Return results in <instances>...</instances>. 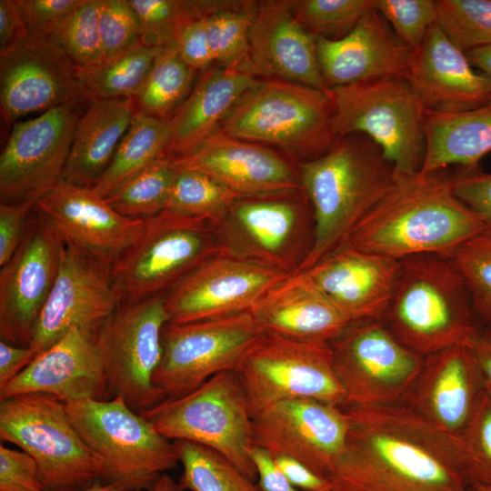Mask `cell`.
<instances>
[{
    "label": "cell",
    "mask_w": 491,
    "mask_h": 491,
    "mask_svg": "<svg viewBox=\"0 0 491 491\" xmlns=\"http://www.w3.org/2000/svg\"><path fill=\"white\" fill-rule=\"evenodd\" d=\"M175 168L166 209L204 218L214 227L218 225L239 196L205 174Z\"/></svg>",
    "instance_id": "cell-40"
},
{
    "label": "cell",
    "mask_w": 491,
    "mask_h": 491,
    "mask_svg": "<svg viewBox=\"0 0 491 491\" xmlns=\"http://www.w3.org/2000/svg\"><path fill=\"white\" fill-rule=\"evenodd\" d=\"M175 168L170 156H163L105 197L120 215L146 219L166 209Z\"/></svg>",
    "instance_id": "cell-39"
},
{
    "label": "cell",
    "mask_w": 491,
    "mask_h": 491,
    "mask_svg": "<svg viewBox=\"0 0 491 491\" xmlns=\"http://www.w3.org/2000/svg\"><path fill=\"white\" fill-rule=\"evenodd\" d=\"M374 8L410 51L421 45L436 24L435 0H375Z\"/></svg>",
    "instance_id": "cell-46"
},
{
    "label": "cell",
    "mask_w": 491,
    "mask_h": 491,
    "mask_svg": "<svg viewBox=\"0 0 491 491\" xmlns=\"http://www.w3.org/2000/svg\"><path fill=\"white\" fill-rule=\"evenodd\" d=\"M221 249L215 228L204 218L165 209L144 219L110 268L119 305L166 293Z\"/></svg>",
    "instance_id": "cell-7"
},
{
    "label": "cell",
    "mask_w": 491,
    "mask_h": 491,
    "mask_svg": "<svg viewBox=\"0 0 491 491\" xmlns=\"http://www.w3.org/2000/svg\"><path fill=\"white\" fill-rule=\"evenodd\" d=\"M81 491H124V489L116 485L102 484L97 481L92 486Z\"/></svg>",
    "instance_id": "cell-61"
},
{
    "label": "cell",
    "mask_w": 491,
    "mask_h": 491,
    "mask_svg": "<svg viewBox=\"0 0 491 491\" xmlns=\"http://www.w3.org/2000/svg\"><path fill=\"white\" fill-rule=\"evenodd\" d=\"M471 491H478V490H476V489L474 488V489H472Z\"/></svg>",
    "instance_id": "cell-63"
},
{
    "label": "cell",
    "mask_w": 491,
    "mask_h": 491,
    "mask_svg": "<svg viewBox=\"0 0 491 491\" xmlns=\"http://www.w3.org/2000/svg\"><path fill=\"white\" fill-rule=\"evenodd\" d=\"M297 20L316 37L339 39L372 9L375 0H289Z\"/></svg>",
    "instance_id": "cell-43"
},
{
    "label": "cell",
    "mask_w": 491,
    "mask_h": 491,
    "mask_svg": "<svg viewBox=\"0 0 491 491\" xmlns=\"http://www.w3.org/2000/svg\"><path fill=\"white\" fill-rule=\"evenodd\" d=\"M460 439L471 486L491 484V396L486 391Z\"/></svg>",
    "instance_id": "cell-48"
},
{
    "label": "cell",
    "mask_w": 491,
    "mask_h": 491,
    "mask_svg": "<svg viewBox=\"0 0 491 491\" xmlns=\"http://www.w3.org/2000/svg\"><path fill=\"white\" fill-rule=\"evenodd\" d=\"M62 246L55 229L34 208L19 247L0 270L1 340L29 346L59 271Z\"/></svg>",
    "instance_id": "cell-18"
},
{
    "label": "cell",
    "mask_w": 491,
    "mask_h": 491,
    "mask_svg": "<svg viewBox=\"0 0 491 491\" xmlns=\"http://www.w3.org/2000/svg\"><path fill=\"white\" fill-rule=\"evenodd\" d=\"M0 439L35 459L44 491H81L100 480V460L71 421L65 403L50 395L0 399Z\"/></svg>",
    "instance_id": "cell-9"
},
{
    "label": "cell",
    "mask_w": 491,
    "mask_h": 491,
    "mask_svg": "<svg viewBox=\"0 0 491 491\" xmlns=\"http://www.w3.org/2000/svg\"><path fill=\"white\" fill-rule=\"evenodd\" d=\"M36 356L29 346L0 341V388L23 371Z\"/></svg>",
    "instance_id": "cell-57"
},
{
    "label": "cell",
    "mask_w": 491,
    "mask_h": 491,
    "mask_svg": "<svg viewBox=\"0 0 491 491\" xmlns=\"http://www.w3.org/2000/svg\"><path fill=\"white\" fill-rule=\"evenodd\" d=\"M118 306L109 270L63 243L59 271L29 347L37 356L75 326L97 332Z\"/></svg>",
    "instance_id": "cell-22"
},
{
    "label": "cell",
    "mask_w": 491,
    "mask_h": 491,
    "mask_svg": "<svg viewBox=\"0 0 491 491\" xmlns=\"http://www.w3.org/2000/svg\"><path fill=\"white\" fill-rule=\"evenodd\" d=\"M349 427L332 491H471L460 438L407 404L343 407Z\"/></svg>",
    "instance_id": "cell-1"
},
{
    "label": "cell",
    "mask_w": 491,
    "mask_h": 491,
    "mask_svg": "<svg viewBox=\"0 0 491 491\" xmlns=\"http://www.w3.org/2000/svg\"><path fill=\"white\" fill-rule=\"evenodd\" d=\"M30 393L50 395L65 404L113 398L96 332L72 327L0 388V399Z\"/></svg>",
    "instance_id": "cell-24"
},
{
    "label": "cell",
    "mask_w": 491,
    "mask_h": 491,
    "mask_svg": "<svg viewBox=\"0 0 491 491\" xmlns=\"http://www.w3.org/2000/svg\"><path fill=\"white\" fill-rule=\"evenodd\" d=\"M330 92L258 78L239 98L221 130L269 146L297 163L326 152L336 139Z\"/></svg>",
    "instance_id": "cell-5"
},
{
    "label": "cell",
    "mask_w": 491,
    "mask_h": 491,
    "mask_svg": "<svg viewBox=\"0 0 491 491\" xmlns=\"http://www.w3.org/2000/svg\"><path fill=\"white\" fill-rule=\"evenodd\" d=\"M174 443L183 466L178 483L185 491H262L218 452L191 441Z\"/></svg>",
    "instance_id": "cell-38"
},
{
    "label": "cell",
    "mask_w": 491,
    "mask_h": 491,
    "mask_svg": "<svg viewBox=\"0 0 491 491\" xmlns=\"http://www.w3.org/2000/svg\"><path fill=\"white\" fill-rule=\"evenodd\" d=\"M98 26L102 63L144 45L140 21L129 0H102Z\"/></svg>",
    "instance_id": "cell-47"
},
{
    "label": "cell",
    "mask_w": 491,
    "mask_h": 491,
    "mask_svg": "<svg viewBox=\"0 0 491 491\" xmlns=\"http://www.w3.org/2000/svg\"><path fill=\"white\" fill-rule=\"evenodd\" d=\"M215 228L224 251L290 275L311 249L314 215L303 188L239 196Z\"/></svg>",
    "instance_id": "cell-11"
},
{
    "label": "cell",
    "mask_w": 491,
    "mask_h": 491,
    "mask_svg": "<svg viewBox=\"0 0 491 491\" xmlns=\"http://www.w3.org/2000/svg\"><path fill=\"white\" fill-rule=\"evenodd\" d=\"M449 258L466 285L480 325L491 327V235L482 232Z\"/></svg>",
    "instance_id": "cell-44"
},
{
    "label": "cell",
    "mask_w": 491,
    "mask_h": 491,
    "mask_svg": "<svg viewBox=\"0 0 491 491\" xmlns=\"http://www.w3.org/2000/svg\"><path fill=\"white\" fill-rule=\"evenodd\" d=\"M168 322L165 294L120 304L96 332L112 397L137 413L166 398L154 383L162 357V331Z\"/></svg>",
    "instance_id": "cell-14"
},
{
    "label": "cell",
    "mask_w": 491,
    "mask_h": 491,
    "mask_svg": "<svg viewBox=\"0 0 491 491\" xmlns=\"http://www.w3.org/2000/svg\"><path fill=\"white\" fill-rule=\"evenodd\" d=\"M252 456L262 491H303L289 483L266 450L254 446Z\"/></svg>",
    "instance_id": "cell-56"
},
{
    "label": "cell",
    "mask_w": 491,
    "mask_h": 491,
    "mask_svg": "<svg viewBox=\"0 0 491 491\" xmlns=\"http://www.w3.org/2000/svg\"><path fill=\"white\" fill-rule=\"evenodd\" d=\"M336 137L362 134L376 142L396 177L421 171L426 110L406 76L353 83L329 90Z\"/></svg>",
    "instance_id": "cell-8"
},
{
    "label": "cell",
    "mask_w": 491,
    "mask_h": 491,
    "mask_svg": "<svg viewBox=\"0 0 491 491\" xmlns=\"http://www.w3.org/2000/svg\"><path fill=\"white\" fill-rule=\"evenodd\" d=\"M169 138L168 119L135 113L110 165L93 189L103 197L110 195L151 164L165 156Z\"/></svg>",
    "instance_id": "cell-34"
},
{
    "label": "cell",
    "mask_w": 491,
    "mask_h": 491,
    "mask_svg": "<svg viewBox=\"0 0 491 491\" xmlns=\"http://www.w3.org/2000/svg\"><path fill=\"white\" fill-rule=\"evenodd\" d=\"M436 24L465 53L491 45V0H436Z\"/></svg>",
    "instance_id": "cell-42"
},
{
    "label": "cell",
    "mask_w": 491,
    "mask_h": 491,
    "mask_svg": "<svg viewBox=\"0 0 491 491\" xmlns=\"http://www.w3.org/2000/svg\"><path fill=\"white\" fill-rule=\"evenodd\" d=\"M406 78L426 112L459 113L491 99V83L434 24L411 51Z\"/></svg>",
    "instance_id": "cell-28"
},
{
    "label": "cell",
    "mask_w": 491,
    "mask_h": 491,
    "mask_svg": "<svg viewBox=\"0 0 491 491\" xmlns=\"http://www.w3.org/2000/svg\"><path fill=\"white\" fill-rule=\"evenodd\" d=\"M482 232L478 216L455 195L446 168L396 177L344 243L398 261L421 255L449 257Z\"/></svg>",
    "instance_id": "cell-2"
},
{
    "label": "cell",
    "mask_w": 491,
    "mask_h": 491,
    "mask_svg": "<svg viewBox=\"0 0 491 491\" xmlns=\"http://www.w3.org/2000/svg\"><path fill=\"white\" fill-rule=\"evenodd\" d=\"M399 267L398 260L344 243L303 272L353 322L383 320Z\"/></svg>",
    "instance_id": "cell-26"
},
{
    "label": "cell",
    "mask_w": 491,
    "mask_h": 491,
    "mask_svg": "<svg viewBox=\"0 0 491 491\" xmlns=\"http://www.w3.org/2000/svg\"><path fill=\"white\" fill-rule=\"evenodd\" d=\"M162 48L141 45L98 65L76 68L85 99L134 97Z\"/></svg>",
    "instance_id": "cell-35"
},
{
    "label": "cell",
    "mask_w": 491,
    "mask_h": 491,
    "mask_svg": "<svg viewBox=\"0 0 491 491\" xmlns=\"http://www.w3.org/2000/svg\"><path fill=\"white\" fill-rule=\"evenodd\" d=\"M235 371L252 417L286 400L314 399L341 407L346 401L329 344L305 343L264 332Z\"/></svg>",
    "instance_id": "cell-12"
},
{
    "label": "cell",
    "mask_w": 491,
    "mask_h": 491,
    "mask_svg": "<svg viewBox=\"0 0 491 491\" xmlns=\"http://www.w3.org/2000/svg\"><path fill=\"white\" fill-rule=\"evenodd\" d=\"M263 334L250 311L184 324L167 322L154 383L166 398L183 396L213 376L235 370Z\"/></svg>",
    "instance_id": "cell-15"
},
{
    "label": "cell",
    "mask_w": 491,
    "mask_h": 491,
    "mask_svg": "<svg viewBox=\"0 0 491 491\" xmlns=\"http://www.w3.org/2000/svg\"><path fill=\"white\" fill-rule=\"evenodd\" d=\"M348 427L343 407L314 399L282 401L252 417L254 446L273 458L298 460L327 479L344 452Z\"/></svg>",
    "instance_id": "cell-17"
},
{
    "label": "cell",
    "mask_w": 491,
    "mask_h": 491,
    "mask_svg": "<svg viewBox=\"0 0 491 491\" xmlns=\"http://www.w3.org/2000/svg\"><path fill=\"white\" fill-rule=\"evenodd\" d=\"M274 462L291 485L303 491H332L330 481L306 465L288 456H276Z\"/></svg>",
    "instance_id": "cell-54"
},
{
    "label": "cell",
    "mask_w": 491,
    "mask_h": 491,
    "mask_svg": "<svg viewBox=\"0 0 491 491\" xmlns=\"http://www.w3.org/2000/svg\"><path fill=\"white\" fill-rule=\"evenodd\" d=\"M141 25L142 43L164 47L175 43L181 25L204 15L206 0H129Z\"/></svg>",
    "instance_id": "cell-45"
},
{
    "label": "cell",
    "mask_w": 491,
    "mask_h": 491,
    "mask_svg": "<svg viewBox=\"0 0 491 491\" xmlns=\"http://www.w3.org/2000/svg\"><path fill=\"white\" fill-rule=\"evenodd\" d=\"M471 65L485 75L491 83V45L466 53Z\"/></svg>",
    "instance_id": "cell-59"
},
{
    "label": "cell",
    "mask_w": 491,
    "mask_h": 491,
    "mask_svg": "<svg viewBox=\"0 0 491 491\" xmlns=\"http://www.w3.org/2000/svg\"><path fill=\"white\" fill-rule=\"evenodd\" d=\"M102 0H85L68 14L48 36L75 68L102 63L99 14Z\"/></svg>",
    "instance_id": "cell-41"
},
{
    "label": "cell",
    "mask_w": 491,
    "mask_h": 491,
    "mask_svg": "<svg viewBox=\"0 0 491 491\" xmlns=\"http://www.w3.org/2000/svg\"><path fill=\"white\" fill-rule=\"evenodd\" d=\"M250 312L265 333L314 344H329L352 322L304 272L272 286Z\"/></svg>",
    "instance_id": "cell-30"
},
{
    "label": "cell",
    "mask_w": 491,
    "mask_h": 491,
    "mask_svg": "<svg viewBox=\"0 0 491 491\" xmlns=\"http://www.w3.org/2000/svg\"><path fill=\"white\" fill-rule=\"evenodd\" d=\"M85 0H15L30 35L48 38L60 22Z\"/></svg>",
    "instance_id": "cell-50"
},
{
    "label": "cell",
    "mask_w": 491,
    "mask_h": 491,
    "mask_svg": "<svg viewBox=\"0 0 491 491\" xmlns=\"http://www.w3.org/2000/svg\"><path fill=\"white\" fill-rule=\"evenodd\" d=\"M61 241L109 270L144 219L124 216L93 187L61 179L35 204Z\"/></svg>",
    "instance_id": "cell-20"
},
{
    "label": "cell",
    "mask_w": 491,
    "mask_h": 491,
    "mask_svg": "<svg viewBox=\"0 0 491 491\" xmlns=\"http://www.w3.org/2000/svg\"><path fill=\"white\" fill-rule=\"evenodd\" d=\"M316 50L329 90L356 82L406 76L411 54L375 8L345 36L336 40L316 37Z\"/></svg>",
    "instance_id": "cell-29"
},
{
    "label": "cell",
    "mask_w": 491,
    "mask_h": 491,
    "mask_svg": "<svg viewBox=\"0 0 491 491\" xmlns=\"http://www.w3.org/2000/svg\"><path fill=\"white\" fill-rule=\"evenodd\" d=\"M329 345L346 394L342 407L407 402L425 356L400 342L383 320L353 321Z\"/></svg>",
    "instance_id": "cell-13"
},
{
    "label": "cell",
    "mask_w": 491,
    "mask_h": 491,
    "mask_svg": "<svg viewBox=\"0 0 491 491\" xmlns=\"http://www.w3.org/2000/svg\"><path fill=\"white\" fill-rule=\"evenodd\" d=\"M475 489L478 491H491V484L477 486Z\"/></svg>",
    "instance_id": "cell-62"
},
{
    "label": "cell",
    "mask_w": 491,
    "mask_h": 491,
    "mask_svg": "<svg viewBox=\"0 0 491 491\" xmlns=\"http://www.w3.org/2000/svg\"><path fill=\"white\" fill-rule=\"evenodd\" d=\"M257 79L239 68L218 66L203 71L185 100L168 119L166 155L186 154L219 131L239 98Z\"/></svg>",
    "instance_id": "cell-31"
},
{
    "label": "cell",
    "mask_w": 491,
    "mask_h": 491,
    "mask_svg": "<svg viewBox=\"0 0 491 491\" xmlns=\"http://www.w3.org/2000/svg\"><path fill=\"white\" fill-rule=\"evenodd\" d=\"M288 276L221 249L165 293L168 323L250 311L266 291Z\"/></svg>",
    "instance_id": "cell-19"
},
{
    "label": "cell",
    "mask_w": 491,
    "mask_h": 491,
    "mask_svg": "<svg viewBox=\"0 0 491 491\" xmlns=\"http://www.w3.org/2000/svg\"><path fill=\"white\" fill-rule=\"evenodd\" d=\"M151 491H185L178 482L165 473L157 479Z\"/></svg>",
    "instance_id": "cell-60"
},
{
    "label": "cell",
    "mask_w": 491,
    "mask_h": 491,
    "mask_svg": "<svg viewBox=\"0 0 491 491\" xmlns=\"http://www.w3.org/2000/svg\"><path fill=\"white\" fill-rule=\"evenodd\" d=\"M79 103H66L14 124L0 155V202L35 203L63 176Z\"/></svg>",
    "instance_id": "cell-16"
},
{
    "label": "cell",
    "mask_w": 491,
    "mask_h": 491,
    "mask_svg": "<svg viewBox=\"0 0 491 491\" xmlns=\"http://www.w3.org/2000/svg\"><path fill=\"white\" fill-rule=\"evenodd\" d=\"M0 491H44L35 459L0 445Z\"/></svg>",
    "instance_id": "cell-51"
},
{
    "label": "cell",
    "mask_w": 491,
    "mask_h": 491,
    "mask_svg": "<svg viewBox=\"0 0 491 491\" xmlns=\"http://www.w3.org/2000/svg\"><path fill=\"white\" fill-rule=\"evenodd\" d=\"M195 71L179 55L175 44L164 46L136 95L135 113L169 119L191 92Z\"/></svg>",
    "instance_id": "cell-37"
},
{
    "label": "cell",
    "mask_w": 491,
    "mask_h": 491,
    "mask_svg": "<svg viewBox=\"0 0 491 491\" xmlns=\"http://www.w3.org/2000/svg\"><path fill=\"white\" fill-rule=\"evenodd\" d=\"M135 115L131 98L90 100L76 124L62 179L93 187L110 165Z\"/></svg>",
    "instance_id": "cell-32"
},
{
    "label": "cell",
    "mask_w": 491,
    "mask_h": 491,
    "mask_svg": "<svg viewBox=\"0 0 491 491\" xmlns=\"http://www.w3.org/2000/svg\"><path fill=\"white\" fill-rule=\"evenodd\" d=\"M383 321L423 356L465 343L481 326L463 277L448 256L439 255L400 261Z\"/></svg>",
    "instance_id": "cell-4"
},
{
    "label": "cell",
    "mask_w": 491,
    "mask_h": 491,
    "mask_svg": "<svg viewBox=\"0 0 491 491\" xmlns=\"http://www.w3.org/2000/svg\"><path fill=\"white\" fill-rule=\"evenodd\" d=\"M83 99L76 68L47 38L29 35L0 53L1 115L5 123Z\"/></svg>",
    "instance_id": "cell-21"
},
{
    "label": "cell",
    "mask_w": 491,
    "mask_h": 491,
    "mask_svg": "<svg viewBox=\"0 0 491 491\" xmlns=\"http://www.w3.org/2000/svg\"><path fill=\"white\" fill-rule=\"evenodd\" d=\"M80 436L101 462L100 482L124 491H151L179 463L173 440L121 397L65 404Z\"/></svg>",
    "instance_id": "cell-6"
},
{
    "label": "cell",
    "mask_w": 491,
    "mask_h": 491,
    "mask_svg": "<svg viewBox=\"0 0 491 491\" xmlns=\"http://www.w3.org/2000/svg\"><path fill=\"white\" fill-rule=\"evenodd\" d=\"M455 195L480 219L484 231L491 235V172L480 165L452 170Z\"/></svg>",
    "instance_id": "cell-49"
},
{
    "label": "cell",
    "mask_w": 491,
    "mask_h": 491,
    "mask_svg": "<svg viewBox=\"0 0 491 491\" xmlns=\"http://www.w3.org/2000/svg\"><path fill=\"white\" fill-rule=\"evenodd\" d=\"M485 391L476 361L461 343L425 356L406 404L441 431L461 438Z\"/></svg>",
    "instance_id": "cell-27"
},
{
    "label": "cell",
    "mask_w": 491,
    "mask_h": 491,
    "mask_svg": "<svg viewBox=\"0 0 491 491\" xmlns=\"http://www.w3.org/2000/svg\"><path fill=\"white\" fill-rule=\"evenodd\" d=\"M174 44L181 58L195 72H203L215 63L203 15L184 23L175 35Z\"/></svg>",
    "instance_id": "cell-52"
},
{
    "label": "cell",
    "mask_w": 491,
    "mask_h": 491,
    "mask_svg": "<svg viewBox=\"0 0 491 491\" xmlns=\"http://www.w3.org/2000/svg\"><path fill=\"white\" fill-rule=\"evenodd\" d=\"M426 155L419 173L475 166L491 152V99L459 113L425 115Z\"/></svg>",
    "instance_id": "cell-33"
},
{
    "label": "cell",
    "mask_w": 491,
    "mask_h": 491,
    "mask_svg": "<svg viewBox=\"0 0 491 491\" xmlns=\"http://www.w3.org/2000/svg\"><path fill=\"white\" fill-rule=\"evenodd\" d=\"M139 414L170 440L205 446L224 456L251 480L257 479L252 456V416L235 370L218 373L194 391L165 398Z\"/></svg>",
    "instance_id": "cell-10"
},
{
    "label": "cell",
    "mask_w": 491,
    "mask_h": 491,
    "mask_svg": "<svg viewBox=\"0 0 491 491\" xmlns=\"http://www.w3.org/2000/svg\"><path fill=\"white\" fill-rule=\"evenodd\" d=\"M35 204L0 202V266L5 265L19 247Z\"/></svg>",
    "instance_id": "cell-53"
},
{
    "label": "cell",
    "mask_w": 491,
    "mask_h": 491,
    "mask_svg": "<svg viewBox=\"0 0 491 491\" xmlns=\"http://www.w3.org/2000/svg\"><path fill=\"white\" fill-rule=\"evenodd\" d=\"M297 167L313 209L314 239L296 273L341 246L396 179L382 148L362 134L336 138L323 155L299 162Z\"/></svg>",
    "instance_id": "cell-3"
},
{
    "label": "cell",
    "mask_w": 491,
    "mask_h": 491,
    "mask_svg": "<svg viewBox=\"0 0 491 491\" xmlns=\"http://www.w3.org/2000/svg\"><path fill=\"white\" fill-rule=\"evenodd\" d=\"M176 168L205 174L237 196L301 189L297 164L269 146L221 129L192 151L171 157Z\"/></svg>",
    "instance_id": "cell-23"
},
{
    "label": "cell",
    "mask_w": 491,
    "mask_h": 491,
    "mask_svg": "<svg viewBox=\"0 0 491 491\" xmlns=\"http://www.w3.org/2000/svg\"><path fill=\"white\" fill-rule=\"evenodd\" d=\"M465 344L476 361L486 391L491 396V327L480 326Z\"/></svg>",
    "instance_id": "cell-58"
},
{
    "label": "cell",
    "mask_w": 491,
    "mask_h": 491,
    "mask_svg": "<svg viewBox=\"0 0 491 491\" xmlns=\"http://www.w3.org/2000/svg\"><path fill=\"white\" fill-rule=\"evenodd\" d=\"M257 4L251 0H207L203 18L218 66L240 69L245 63Z\"/></svg>",
    "instance_id": "cell-36"
},
{
    "label": "cell",
    "mask_w": 491,
    "mask_h": 491,
    "mask_svg": "<svg viewBox=\"0 0 491 491\" xmlns=\"http://www.w3.org/2000/svg\"><path fill=\"white\" fill-rule=\"evenodd\" d=\"M316 36L294 15L289 0L258 1L241 70L329 92L316 50Z\"/></svg>",
    "instance_id": "cell-25"
},
{
    "label": "cell",
    "mask_w": 491,
    "mask_h": 491,
    "mask_svg": "<svg viewBox=\"0 0 491 491\" xmlns=\"http://www.w3.org/2000/svg\"><path fill=\"white\" fill-rule=\"evenodd\" d=\"M29 35L15 0H0V53L15 47Z\"/></svg>",
    "instance_id": "cell-55"
}]
</instances>
